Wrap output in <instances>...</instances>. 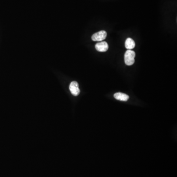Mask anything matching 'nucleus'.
<instances>
[{
    "label": "nucleus",
    "mask_w": 177,
    "mask_h": 177,
    "mask_svg": "<svg viewBox=\"0 0 177 177\" xmlns=\"http://www.w3.org/2000/svg\"><path fill=\"white\" fill-rule=\"evenodd\" d=\"M69 90L71 93L74 96L78 95L80 92V91L79 88L78 84L76 81L71 82L69 85Z\"/></svg>",
    "instance_id": "obj_3"
},
{
    "label": "nucleus",
    "mask_w": 177,
    "mask_h": 177,
    "mask_svg": "<svg viewBox=\"0 0 177 177\" xmlns=\"http://www.w3.org/2000/svg\"><path fill=\"white\" fill-rule=\"evenodd\" d=\"M115 99L117 100H120L122 102H127L129 99V96L126 94L122 92H117L114 95Z\"/></svg>",
    "instance_id": "obj_5"
},
{
    "label": "nucleus",
    "mask_w": 177,
    "mask_h": 177,
    "mask_svg": "<svg viewBox=\"0 0 177 177\" xmlns=\"http://www.w3.org/2000/svg\"><path fill=\"white\" fill-rule=\"evenodd\" d=\"M107 35V33L106 31H100L94 33L92 36V40L94 41H102L106 39Z\"/></svg>",
    "instance_id": "obj_2"
},
{
    "label": "nucleus",
    "mask_w": 177,
    "mask_h": 177,
    "mask_svg": "<svg viewBox=\"0 0 177 177\" xmlns=\"http://www.w3.org/2000/svg\"><path fill=\"white\" fill-rule=\"evenodd\" d=\"M135 53L131 50H127L125 53V62L127 66H132L135 62Z\"/></svg>",
    "instance_id": "obj_1"
},
{
    "label": "nucleus",
    "mask_w": 177,
    "mask_h": 177,
    "mask_svg": "<svg viewBox=\"0 0 177 177\" xmlns=\"http://www.w3.org/2000/svg\"><path fill=\"white\" fill-rule=\"evenodd\" d=\"M135 46V43L131 38H127L125 43V47L127 50L134 49Z\"/></svg>",
    "instance_id": "obj_6"
},
{
    "label": "nucleus",
    "mask_w": 177,
    "mask_h": 177,
    "mask_svg": "<svg viewBox=\"0 0 177 177\" xmlns=\"http://www.w3.org/2000/svg\"><path fill=\"white\" fill-rule=\"evenodd\" d=\"M95 48L96 50L99 52H104L108 50L109 46L107 43L105 41H101L99 43H97L95 44Z\"/></svg>",
    "instance_id": "obj_4"
}]
</instances>
